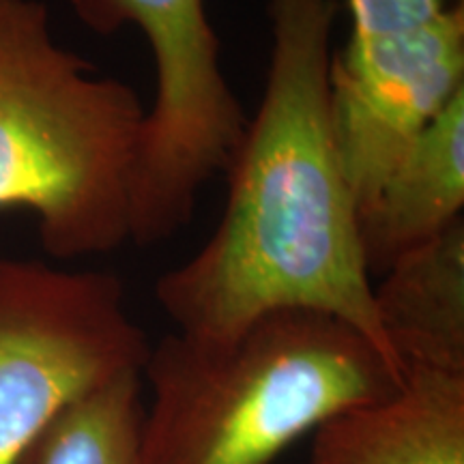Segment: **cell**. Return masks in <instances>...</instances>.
Here are the masks:
<instances>
[{
  "mask_svg": "<svg viewBox=\"0 0 464 464\" xmlns=\"http://www.w3.org/2000/svg\"><path fill=\"white\" fill-rule=\"evenodd\" d=\"M263 100L226 166V205L205 246L155 284L177 334L218 340L256 318H340L400 370L374 307L359 208L329 108L334 0H269Z\"/></svg>",
  "mask_w": 464,
  "mask_h": 464,
  "instance_id": "6da1fadb",
  "label": "cell"
},
{
  "mask_svg": "<svg viewBox=\"0 0 464 464\" xmlns=\"http://www.w3.org/2000/svg\"><path fill=\"white\" fill-rule=\"evenodd\" d=\"M150 406L140 464H271L402 374L357 329L307 310L271 312L218 340L168 334L142 365Z\"/></svg>",
  "mask_w": 464,
  "mask_h": 464,
  "instance_id": "7a4b0ae2",
  "label": "cell"
},
{
  "mask_svg": "<svg viewBox=\"0 0 464 464\" xmlns=\"http://www.w3.org/2000/svg\"><path fill=\"white\" fill-rule=\"evenodd\" d=\"M147 110L119 78L63 48L39 0H0V211L26 208L50 256L130 241Z\"/></svg>",
  "mask_w": 464,
  "mask_h": 464,
  "instance_id": "3957f363",
  "label": "cell"
},
{
  "mask_svg": "<svg viewBox=\"0 0 464 464\" xmlns=\"http://www.w3.org/2000/svg\"><path fill=\"white\" fill-rule=\"evenodd\" d=\"M89 31L136 26L155 61L131 189L130 241L153 246L177 235L198 196L239 147L247 116L222 69L205 0H69Z\"/></svg>",
  "mask_w": 464,
  "mask_h": 464,
  "instance_id": "277c9868",
  "label": "cell"
},
{
  "mask_svg": "<svg viewBox=\"0 0 464 464\" xmlns=\"http://www.w3.org/2000/svg\"><path fill=\"white\" fill-rule=\"evenodd\" d=\"M149 351L114 274L0 258V464L75 400L142 374Z\"/></svg>",
  "mask_w": 464,
  "mask_h": 464,
  "instance_id": "5b68a950",
  "label": "cell"
},
{
  "mask_svg": "<svg viewBox=\"0 0 464 464\" xmlns=\"http://www.w3.org/2000/svg\"><path fill=\"white\" fill-rule=\"evenodd\" d=\"M464 91V0L440 24L404 45L334 52L329 108L357 208L374 196L406 147Z\"/></svg>",
  "mask_w": 464,
  "mask_h": 464,
  "instance_id": "8992f818",
  "label": "cell"
},
{
  "mask_svg": "<svg viewBox=\"0 0 464 464\" xmlns=\"http://www.w3.org/2000/svg\"><path fill=\"white\" fill-rule=\"evenodd\" d=\"M310 464H464V374L411 365L392 396L321 423Z\"/></svg>",
  "mask_w": 464,
  "mask_h": 464,
  "instance_id": "52a82bcc",
  "label": "cell"
},
{
  "mask_svg": "<svg viewBox=\"0 0 464 464\" xmlns=\"http://www.w3.org/2000/svg\"><path fill=\"white\" fill-rule=\"evenodd\" d=\"M464 91L406 147L359 208L370 276L464 219Z\"/></svg>",
  "mask_w": 464,
  "mask_h": 464,
  "instance_id": "ba28073f",
  "label": "cell"
},
{
  "mask_svg": "<svg viewBox=\"0 0 464 464\" xmlns=\"http://www.w3.org/2000/svg\"><path fill=\"white\" fill-rule=\"evenodd\" d=\"M374 307L402 372L464 374V219L400 256L374 286Z\"/></svg>",
  "mask_w": 464,
  "mask_h": 464,
  "instance_id": "9c48e42d",
  "label": "cell"
},
{
  "mask_svg": "<svg viewBox=\"0 0 464 464\" xmlns=\"http://www.w3.org/2000/svg\"><path fill=\"white\" fill-rule=\"evenodd\" d=\"M140 374H123L75 400L15 464H140Z\"/></svg>",
  "mask_w": 464,
  "mask_h": 464,
  "instance_id": "30bf717a",
  "label": "cell"
},
{
  "mask_svg": "<svg viewBox=\"0 0 464 464\" xmlns=\"http://www.w3.org/2000/svg\"><path fill=\"white\" fill-rule=\"evenodd\" d=\"M460 0H346L351 45H402L421 39Z\"/></svg>",
  "mask_w": 464,
  "mask_h": 464,
  "instance_id": "8fae6325",
  "label": "cell"
}]
</instances>
